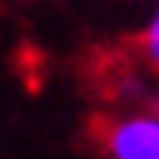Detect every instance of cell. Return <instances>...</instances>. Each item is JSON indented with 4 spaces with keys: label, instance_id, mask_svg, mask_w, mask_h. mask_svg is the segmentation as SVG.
<instances>
[{
    "label": "cell",
    "instance_id": "obj_1",
    "mask_svg": "<svg viewBox=\"0 0 159 159\" xmlns=\"http://www.w3.org/2000/svg\"><path fill=\"white\" fill-rule=\"evenodd\" d=\"M98 148L106 159H159V110L136 106L98 125Z\"/></svg>",
    "mask_w": 159,
    "mask_h": 159
},
{
    "label": "cell",
    "instance_id": "obj_2",
    "mask_svg": "<svg viewBox=\"0 0 159 159\" xmlns=\"http://www.w3.org/2000/svg\"><path fill=\"white\" fill-rule=\"evenodd\" d=\"M136 53H140V61H144L152 72H159V8L152 11V19L144 23L140 38H136Z\"/></svg>",
    "mask_w": 159,
    "mask_h": 159
}]
</instances>
